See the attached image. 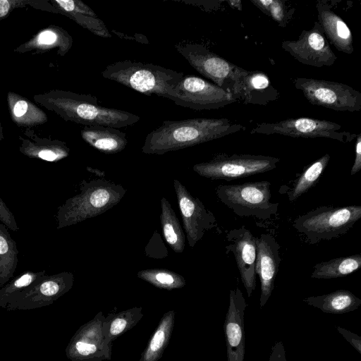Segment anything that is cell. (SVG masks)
Listing matches in <instances>:
<instances>
[{
    "mask_svg": "<svg viewBox=\"0 0 361 361\" xmlns=\"http://www.w3.org/2000/svg\"><path fill=\"white\" fill-rule=\"evenodd\" d=\"M59 39L58 35L51 30H46L41 32L37 42L40 44L50 45L56 43Z\"/></svg>",
    "mask_w": 361,
    "mask_h": 361,
    "instance_id": "cell-39",
    "label": "cell"
},
{
    "mask_svg": "<svg viewBox=\"0 0 361 361\" xmlns=\"http://www.w3.org/2000/svg\"><path fill=\"white\" fill-rule=\"evenodd\" d=\"M241 85L240 100L244 104L265 106L279 97V91L262 71H247L242 78Z\"/></svg>",
    "mask_w": 361,
    "mask_h": 361,
    "instance_id": "cell-20",
    "label": "cell"
},
{
    "mask_svg": "<svg viewBox=\"0 0 361 361\" xmlns=\"http://www.w3.org/2000/svg\"><path fill=\"white\" fill-rule=\"evenodd\" d=\"M70 361H80V360H70Z\"/></svg>",
    "mask_w": 361,
    "mask_h": 361,
    "instance_id": "cell-44",
    "label": "cell"
},
{
    "mask_svg": "<svg viewBox=\"0 0 361 361\" xmlns=\"http://www.w3.org/2000/svg\"><path fill=\"white\" fill-rule=\"evenodd\" d=\"M280 160L261 154L220 153L207 161L195 164L192 169L204 178L230 181L274 170Z\"/></svg>",
    "mask_w": 361,
    "mask_h": 361,
    "instance_id": "cell-8",
    "label": "cell"
},
{
    "mask_svg": "<svg viewBox=\"0 0 361 361\" xmlns=\"http://www.w3.org/2000/svg\"><path fill=\"white\" fill-rule=\"evenodd\" d=\"M11 8V3L6 0H0V18L5 16Z\"/></svg>",
    "mask_w": 361,
    "mask_h": 361,
    "instance_id": "cell-40",
    "label": "cell"
},
{
    "mask_svg": "<svg viewBox=\"0 0 361 361\" xmlns=\"http://www.w3.org/2000/svg\"><path fill=\"white\" fill-rule=\"evenodd\" d=\"M360 218V205H325L297 216L293 226L313 245L346 234Z\"/></svg>",
    "mask_w": 361,
    "mask_h": 361,
    "instance_id": "cell-4",
    "label": "cell"
},
{
    "mask_svg": "<svg viewBox=\"0 0 361 361\" xmlns=\"http://www.w3.org/2000/svg\"><path fill=\"white\" fill-rule=\"evenodd\" d=\"M336 329L359 354H361V337L341 326H336Z\"/></svg>",
    "mask_w": 361,
    "mask_h": 361,
    "instance_id": "cell-36",
    "label": "cell"
},
{
    "mask_svg": "<svg viewBox=\"0 0 361 361\" xmlns=\"http://www.w3.org/2000/svg\"><path fill=\"white\" fill-rule=\"evenodd\" d=\"M176 104L194 110L223 108L237 102L229 92L195 75H183L164 97Z\"/></svg>",
    "mask_w": 361,
    "mask_h": 361,
    "instance_id": "cell-10",
    "label": "cell"
},
{
    "mask_svg": "<svg viewBox=\"0 0 361 361\" xmlns=\"http://www.w3.org/2000/svg\"><path fill=\"white\" fill-rule=\"evenodd\" d=\"M361 267V255L339 257L316 264L312 279H332L346 276Z\"/></svg>",
    "mask_w": 361,
    "mask_h": 361,
    "instance_id": "cell-27",
    "label": "cell"
},
{
    "mask_svg": "<svg viewBox=\"0 0 361 361\" xmlns=\"http://www.w3.org/2000/svg\"><path fill=\"white\" fill-rule=\"evenodd\" d=\"M137 276L160 289L171 290L185 286V279L183 276L166 269H144L138 271Z\"/></svg>",
    "mask_w": 361,
    "mask_h": 361,
    "instance_id": "cell-32",
    "label": "cell"
},
{
    "mask_svg": "<svg viewBox=\"0 0 361 361\" xmlns=\"http://www.w3.org/2000/svg\"><path fill=\"white\" fill-rule=\"evenodd\" d=\"M73 282L74 275L69 271L46 274L23 292L6 310H30L50 305L68 293Z\"/></svg>",
    "mask_w": 361,
    "mask_h": 361,
    "instance_id": "cell-14",
    "label": "cell"
},
{
    "mask_svg": "<svg viewBox=\"0 0 361 361\" xmlns=\"http://www.w3.org/2000/svg\"><path fill=\"white\" fill-rule=\"evenodd\" d=\"M280 248L276 238L269 233H262L256 237L255 271L260 281V308L266 305L274 288V281L281 262Z\"/></svg>",
    "mask_w": 361,
    "mask_h": 361,
    "instance_id": "cell-17",
    "label": "cell"
},
{
    "mask_svg": "<svg viewBox=\"0 0 361 361\" xmlns=\"http://www.w3.org/2000/svg\"><path fill=\"white\" fill-rule=\"evenodd\" d=\"M87 170H88L91 173H94V174L99 177H104L105 176V173L104 172L100 171L97 169H92L90 166L87 167Z\"/></svg>",
    "mask_w": 361,
    "mask_h": 361,
    "instance_id": "cell-42",
    "label": "cell"
},
{
    "mask_svg": "<svg viewBox=\"0 0 361 361\" xmlns=\"http://www.w3.org/2000/svg\"><path fill=\"white\" fill-rule=\"evenodd\" d=\"M160 220L166 243L175 252H183L185 248V233L173 209L165 197L161 200Z\"/></svg>",
    "mask_w": 361,
    "mask_h": 361,
    "instance_id": "cell-28",
    "label": "cell"
},
{
    "mask_svg": "<svg viewBox=\"0 0 361 361\" xmlns=\"http://www.w3.org/2000/svg\"><path fill=\"white\" fill-rule=\"evenodd\" d=\"M175 312H166L141 354L140 361H158L166 348L174 326Z\"/></svg>",
    "mask_w": 361,
    "mask_h": 361,
    "instance_id": "cell-25",
    "label": "cell"
},
{
    "mask_svg": "<svg viewBox=\"0 0 361 361\" xmlns=\"http://www.w3.org/2000/svg\"><path fill=\"white\" fill-rule=\"evenodd\" d=\"M250 133L279 134L303 138L324 137L344 143L351 142L357 136V134L342 130L341 126L337 123L309 117L289 118L275 123H259Z\"/></svg>",
    "mask_w": 361,
    "mask_h": 361,
    "instance_id": "cell-11",
    "label": "cell"
},
{
    "mask_svg": "<svg viewBox=\"0 0 361 361\" xmlns=\"http://www.w3.org/2000/svg\"><path fill=\"white\" fill-rule=\"evenodd\" d=\"M269 361H287L282 341H276L272 345Z\"/></svg>",
    "mask_w": 361,
    "mask_h": 361,
    "instance_id": "cell-37",
    "label": "cell"
},
{
    "mask_svg": "<svg viewBox=\"0 0 361 361\" xmlns=\"http://www.w3.org/2000/svg\"><path fill=\"white\" fill-rule=\"evenodd\" d=\"M181 217L189 245L193 247L206 231L217 226L214 214L193 197L178 180H173Z\"/></svg>",
    "mask_w": 361,
    "mask_h": 361,
    "instance_id": "cell-15",
    "label": "cell"
},
{
    "mask_svg": "<svg viewBox=\"0 0 361 361\" xmlns=\"http://www.w3.org/2000/svg\"><path fill=\"white\" fill-rule=\"evenodd\" d=\"M330 160V155L325 154L314 162L304 167L292 183V187L288 188L286 193L290 202H295L302 195L314 187L322 176Z\"/></svg>",
    "mask_w": 361,
    "mask_h": 361,
    "instance_id": "cell-24",
    "label": "cell"
},
{
    "mask_svg": "<svg viewBox=\"0 0 361 361\" xmlns=\"http://www.w3.org/2000/svg\"><path fill=\"white\" fill-rule=\"evenodd\" d=\"M176 49L199 73L240 100L241 81L247 72L200 44L176 45Z\"/></svg>",
    "mask_w": 361,
    "mask_h": 361,
    "instance_id": "cell-6",
    "label": "cell"
},
{
    "mask_svg": "<svg viewBox=\"0 0 361 361\" xmlns=\"http://www.w3.org/2000/svg\"><path fill=\"white\" fill-rule=\"evenodd\" d=\"M318 23L325 36L337 50L347 54L354 51L353 35L344 20L332 9V5L326 0L316 3Z\"/></svg>",
    "mask_w": 361,
    "mask_h": 361,
    "instance_id": "cell-19",
    "label": "cell"
},
{
    "mask_svg": "<svg viewBox=\"0 0 361 361\" xmlns=\"http://www.w3.org/2000/svg\"><path fill=\"white\" fill-rule=\"evenodd\" d=\"M126 192L122 185L103 178L83 180L80 192L58 207L56 228L73 226L104 213L119 203Z\"/></svg>",
    "mask_w": 361,
    "mask_h": 361,
    "instance_id": "cell-2",
    "label": "cell"
},
{
    "mask_svg": "<svg viewBox=\"0 0 361 361\" xmlns=\"http://www.w3.org/2000/svg\"><path fill=\"white\" fill-rule=\"evenodd\" d=\"M257 8L272 18L280 27H286L294 13L284 0H250Z\"/></svg>",
    "mask_w": 361,
    "mask_h": 361,
    "instance_id": "cell-34",
    "label": "cell"
},
{
    "mask_svg": "<svg viewBox=\"0 0 361 361\" xmlns=\"http://www.w3.org/2000/svg\"><path fill=\"white\" fill-rule=\"evenodd\" d=\"M0 221L8 229L16 231L19 229L15 216L6 204L0 197Z\"/></svg>",
    "mask_w": 361,
    "mask_h": 361,
    "instance_id": "cell-35",
    "label": "cell"
},
{
    "mask_svg": "<svg viewBox=\"0 0 361 361\" xmlns=\"http://www.w3.org/2000/svg\"><path fill=\"white\" fill-rule=\"evenodd\" d=\"M142 317V308L135 307L104 317L102 331L106 341L112 344L114 341L133 329Z\"/></svg>",
    "mask_w": 361,
    "mask_h": 361,
    "instance_id": "cell-26",
    "label": "cell"
},
{
    "mask_svg": "<svg viewBox=\"0 0 361 361\" xmlns=\"http://www.w3.org/2000/svg\"><path fill=\"white\" fill-rule=\"evenodd\" d=\"M25 155L46 161H58L68 156L69 149L61 142L49 145L27 144L21 148Z\"/></svg>",
    "mask_w": 361,
    "mask_h": 361,
    "instance_id": "cell-33",
    "label": "cell"
},
{
    "mask_svg": "<svg viewBox=\"0 0 361 361\" xmlns=\"http://www.w3.org/2000/svg\"><path fill=\"white\" fill-rule=\"evenodd\" d=\"M281 47L300 63L316 68L331 66L337 59L318 21L298 39L282 42Z\"/></svg>",
    "mask_w": 361,
    "mask_h": 361,
    "instance_id": "cell-13",
    "label": "cell"
},
{
    "mask_svg": "<svg viewBox=\"0 0 361 361\" xmlns=\"http://www.w3.org/2000/svg\"><path fill=\"white\" fill-rule=\"evenodd\" d=\"M355 145V157L350 170V175L353 176L361 170V133L356 136Z\"/></svg>",
    "mask_w": 361,
    "mask_h": 361,
    "instance_id": "cell-38",
    "label": "cell"
},
{
    "mask_svg": "<svg viewBox=\"0 0 361 361\" xmlns=\"http://www.w3.org/2000/svg\"><path fill=\"white\" fill-rule=\"evenodd\" d=\"M226 252H232L247 295L250 297L256 288L255 264L256 237L245 226L233 228L226 235Z\"/></svg>",
    "mask_w": 361,
    "mask_h": 361,
    "instance_id": "cell-16",
    "label": "cell"
},
{
    "mask_svg": "<svg viewBox=\"0 0 361 361\" xmlns=\"http://www.w3.org/2000/svg\"><path fill=\"white\" fill-rule=\"evenodd\" d=\"M293 83L311 104L336 111L361 110V93L346 84L306 78H296Z\"/></svg>",
    "mask_w": 361,
    "mask_h": 361,
    "instance_id": "cell-9",
    "label": "cell"
},
{
    "mask_svg": "<svg viewBox=\"0 0 361 361\" xmlns=\"http://www.w3.org/2000/svg\"><path fill=\"white\" fill-rule=\"evenodd\" d=\"M271 186L267 180L219 185L215 192L219 200L236 215L267 220L277 213L279 207V203L272 202Z\"/></svg>",
    "mask_w": 361,
    "mask_h": 361,
    "instance_id": "cell-7",
    "label": "cell"
},
{
    "mask_svg": "<svg viewBox=\"0 0 361 361\" xmlns=\"http://www.w3.org/2000/svg\"><path fill=\"white\" fill-rule=\"evenodd\" d=\"M56 4L77 23L92 34L104 37H111L104 22L87 4L79 0H56Z\"/></svg>",
    "mask_w": 361,
    "mask_h": 361,
    "instance_id": "cell-23",
    "label": "cell"
},
{
    "mask_svg": "<svg viewBox=\"0 0 361 361\" xmlns=\"http://www.w3.org/2000/svg\"><path fill=\"white\" fill-rule=\"evenodd\" d=\"M81 136L90 146L105 154L120 152L128 144L126 134L112 127L85 126L81 130Z\"/></svg>",
    "mask_w": 361,
    "mask_h": 361,
    "instance_id": "cell-21",
    "label": "cell"
},
{
    "mask_svg": "<svg viewBox=\"0 0 361 361\" xmlns=\"http://www.w3.org/2000/svg\"><path fill=\"white\" fill-rule=\"evenodd\" d=\"M245 128L242 124L226 118L164 121L147 135L142 152L161 155L219 139Z\"/></svg>",
    "mask_w": 361,
    "mask_h": 361,
    "instance_id": "cell-1",
    "label": "cell"
},
{
    "mask_svg": "<svg viewBox=\"0 0 361 361\" xmlns=\"http://www.w3.org/2000/svg\"><path fill=\"white\" fill-rule=\"evenodd\" d=\"M247 306L240 288L230 290L229 305L224 324L227 361H244V314Z\"/></svg>",
    "mask_w": 361,
    "mask_h": 361,
    "instance_id": "cell-18",
    "label": "cell"
},
{
    "mask_svg": "<svg viewBox=\"0 0 361 361\" xmlns=\"http://www.w3.org/2000/svg\"><path fill=\"white\" fill-rule=\"evenodd\" d=\"M18 263V250L8 228L0 221V286L13 278Z\"/></svg>",
    "mask_w": 361,
    "mask_h": 361,
    "instance_id": "cell-29",
    "label": "cell"
},
{
    "mask_svg": "<svg viewBox=\"0 0 361 361\" xmlns=\"http://www.w3.org/2000/svg\"><path fill=\"white\" fill-rule=\"evenodd\" d=\"M228 3L231 5V6L235 7L240 11L242 10L240 1H228Z\"/></svg>",
    "mask_w": 361,
    "mask_h": 361,
    "instance_id": "cell-41",
    "label": "cell"
},
{
    "mask_svg": "<svg viewBox=\"0 0 361 361\" xmlns=\"http://www.w3.org/2000/svg\"><path fill=\"white\" fill-rule=\"evenodd\" d=\"M102 312L82 325L66 348L70 360L106 361L111 359L112 344L106 341L102 331L104 319Z\"/></svg>",
    "mask_w": 361,
    "mask_h": 361,
    "instance_id": "cell-12",
    "label": "cell"
},
{
    "mask_svg": "<svg viewBox=\"0 0 361 361\" xmlns=\"http://www.w3.org/2000/svg\"><path fill=\"white\" fill-rule=\"evenodd\" d=\"M55 106L66 119L85 126H103L121 128L133 126L140 117L117 109L101 106L96 97L61 92Z\"/></svg>",
    "mask_w": 361,
    "mask_h": 361,
    "instance_id": "cell-5",
    "label": "cell"
},
{
    "mask_svg": "<svg viewBox=\"0 0 361 361\" xmlns=\"http://www.w3.org/2000/svg\"><path fill=\"white\" fill-rule=\"evenodd\" d=\"M102 75L142 94L164 97L184 73L153 63L126 60L107 66Z\"/></svg>",
    "mask_w": 361,
    "mask_h": 361,
    "instance_id": "cell-3",
    "label": "cell"
},
{
    "mask_svg": "<svg viewBox=\"0 0 361 361\" xmlns=\"http://www.w3.org/2000/svg\"><path fill=\"white\" fill-rule=\"evenodd\" d=\"M2 138H3V136H2V130H1V123H0V139H2Z\"/></svg>",
    "mask_w": 361,
    "mask_h": 361,
    "instance_id": "cell-43",
    "label": "cell"
},
{
    "mask_svg": "<svg viewBox=\"0 0 361 361\" xmlns=\"http://www.w3.org/2000/svg\"><path fill=\"white\" fill-rule=\"evenodd\" d=\"M309 305L323 312L334 314L355 311L361 305V299L348 290H337L330 293L310 296L303 299Z\"/></svg>",
    "mask_w": 361,
    "mask_h": 361,
    "instance_id": "cell-22",
    "label": "cell"
},
{
    "mask_svg": "<svg viewBox=\"0 0 361 361\" xmlns=\"http://www.w3.org/2000/svg\"><path fill=\"white\" fill-rule=\"evenodd\" d=\"M46 275V271H25L12 278L0 288V307L6 309L23 292Z\"/></svg>",
    "mask_w": 361,
    "mask_h": 361,
    "instance_id": "cell-30",
    "label": "cell"
},
{
    "mask_svg": "<svg viewBox=\"0 0 361 361\" xmlns=\"http://www.w3.org/2000/svg\"><path fill=\"white\" fill-rule=\"evenodd\" d=\"M11 112L13 119L19 124L35 125L44 123L47 116L39 109L29 101L17 98L16 95L8 96Z\"/></svg>",
    "mask_w": 361,
    "mask_h": 361,
    "instance_id": "cell-31",
    "label": "cell"
}]
</instances>
